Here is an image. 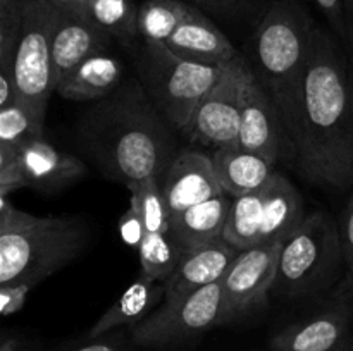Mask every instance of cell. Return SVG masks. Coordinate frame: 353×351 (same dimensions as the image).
Returning a JSON list of instances; mask_svg holds the SVG:
<instances>
[{
	"label": "cell",
	"instance_id": "obj_24",
	"mask_svg": "<svg viewBox=\"0 0 353 351\" xmlns=\"http://www.w3.org/2000/svg\"><path fill=\"white\" fill-rule=\"evenodd\" d=\"M262 215H264L262 188L233 198L223 237L240 251L257 246L261 243Z\"/></svg>",
	"mask_w": 353,
	"mask_h": 351
},
{
	"label": "cell",
	"instance_id": "obj_9",
	"mask_svg": "<svg viewBox=\"0 0 353 351\" xmlns=\"http://www.w3.org/2000/svg\"><path fill=\"white\" fill-rule=\"evenodd\" d=\"M248 64L241 55L223 65L219 79L179 133L192 143L219 148L236 147L240 140L241 86Z\"/></svg>",
	"mask_w": 353,
	"mask_h": 351
},
{
	"label": "cell",
	"instance_id": "obj_39",
	"mask_svg": "<svg viewBox=\"0 0 353 351\" xmlns=\"http://www.w3.org/2000/svg\"><path fill=\"white\" fill-rule=\"evenodd\" d=\"M336 351H353V339H350V337H348V339L345 341V343L341 344V346L338 348Z\"/></svg>",
	"mask_w": 353,
	"mask_h": 351
},
{
	"label": "cell",
	"instance_id": "obj_19",
	"mask_svg": "<svg viewBox=\"0 0 353 351\" xmlns=\"http://www.w3.org/2000/svg\"><path fill=\"white\" fill-rule=\"evenodd\" d=\"M164 282L150 281L143 274H140L117 298V301L109 306L105 313L93 323L92 329L86 334V339H99L119 327L137 326L141 320L147 319L164 301Z\"/></svg>",
	"mask_w": 353,
	"mask_h": 351
},
{
	"label": "cell",
	"instance_id": "obj_30",
	"mask_svg": "<svg viewBox=\"0 0 353 351\" xmlns=\"http://www.w3.org/2000/svg\"><path fill=\"white\" fill-rule=\"evenodd\" d=\"M23 188H30V181L24 172L19 151L0 148V196H9L10 193Z\"/></svg>",
	"mask_w": 353,
	"mask_h": 351
},
{
	"label": "cell",
	"instance_id": "obj_3",
	"mask_svg": "<svg viewBox=\"0 0 353 351\" xmlns=\"http://www.w3.org/2000/svg\"><path fill=\"white\" fill-rule=\"evenodd\" d=\"M90 229L78 217L33 215L0 196V286H38L79 257Z\"/></svg>",
	"mask_w": 353,
	"mask_h": 351
},
{
	"label": "cell",
	"instance_id": "obj_12",
	"mask_svg": "<svg viewBox=\"0 0 353 351\" xmlns=\"http://www.w3.org/2000/svg\"><path fill=\"white\" fill-rule=\"evenodd\" d=\"M333 301L307 319L290 323L271 339L272 351H336L353 322V291L340 288Z\"/></svg>",
	"mask_w": 353,
	"mask_h": 351
},
{
	"label": "cell",
	"instance_id": "obj_31",
	"mask_svg": "<svg viewBox=\"0 0 353 351\" xmlns=\"http://www.w3.org/2000/svg\"><path fill=\"white\" fill-rule=\"evenodd\" d=\"M195 7L205 9L224 19H241L254 16L264 7L265 0H192Z\"/></svg>",
	"mask_w": 353,
	"mask_h": 351
},
{
	"label": "cell",
	"instance_id": "obj_6",
	"mask_svg": "<svg viewBox=\"0 0 353 351\" xmlns=\"http://www.w3.org/2000/svg\"><path fill=\"white\" fill-rule=\"evenodd\" d=\"M137 69L147 95L176 131L190 123L199 103L223 72V65L186 61L165 43H143Z\"/></svg>",
	"mask_w": 353,
	"mask_h": 351
},
{
	"label": "cell",
	"instance_id": "obj_14",
	"mask_svg": "<svg viewBox=\"0 0 353 351\" xmlns=\"http://www.w3.org/2000/svg\"><path fill=\"white\" fill-rule=\"evenodd\" d=\"M112 38L90 23L78 10H62L52 38L54 88L83 61L100 52H109Z\"/></svg>",
	"mask_w": 353,
	"mask_h": 351
},
{
	"label": "cell",
	"instance_id": "obj_15",
	"mask_svg": "<svg viewBox=\"0 0 353 351\" xmlns=\"http://www.w3.org/2000/svg\"><path fill=\"white\" fill-rule=\"evenodd\" d=\"M240 250L228 243L224 237L185 251L178 267L165 279V298L174 299L195 292L205 286L216 284L223 279Z\"/></svg>",
	"mask_w": 353,
	"mask_h": 351
},
{
	"label": "cell",
	"instance_id": "obj_20",
	"mask_svg": "<svg viewBox=\"0 0 353 351\" xmlns=\"http://www.w3.org/2000/svg\"><path fill=\"white\" fill-rule=\"evenodd\" d=\"M124 65L110 52H100L69 72L55 93L74 102H97L116 92L123 83Z\"/></svg>",
	"mask_w": 353,
	"mask_h": 351
},
{
	"label": "cell",
	"instance_id": "obj_13",
	"mask_svg": "<svg viewBox=\"0 0 353 351\" xmlns=\"http://www.w3.org/2000/svg\"><path fill=\"white\" fill-rule=\"evenodd\" d=\"M159 182L171 215L224 195L214 171L212 157L196 150L178 151Z\"/></svg>",
	"mask_w": 353,
	"mask_h": 351
},
{
	"label": "cell",
	"instance_id": "obj_10",
	"mask_svg": "<svg viewBox=\"0 0 353 351\" xmlns=\"http://www.w3.org/2000/svg\"><path fill=\"white\" fill-rule=\"evenodd\" d=\"M283 243L285 241L257 244L238 253L219 281L223 289V323L245 319L268 305Z\"/></svg>",
	"mask_w": 353,
	"mask_h": 351
},
{
	"label": "cell",
	"instance_id": "obj_16",
	"mask_svg": "<svg viewBox=\"0 0 353 351\" xmlns=\"http://www.w3.org/2000/svg\"><path fill=\"white\" fill-rule=\"evenodd\" d=\"M165 45L179 57L205 65H224L240 55L230 38L195 6Z\"/></svg>",
	"mask_w": 353,
	"mask_h": 351
},
{
	"label": "cell",
	"instance_id": "obj_1",
	"mask_svg": "<svg viewBox=\"0 0 353 351\" xmlns=\"http://www.w3.org/2000/svg\"><path fill=\"white\" fill-rule=\"evenodd\" d=\"M292 158L307 181L353 184V71L347 55L317 26L288 133Z\"/></svg>",
	"mask_w": 353,
	"mask_h": 351
},
{
	"label": "cell",
	"instance_id": "obj_35",
	"mask_svg": "<svg viewBox=\"0 0 353 351\" xmlns=\"http://www.w3.org/2000/svg\"><path fill=\"white\" fill-rule=\"evenodd\" d=\"M323 10L324 16L327 17L333 30L340 34L341 38L348 36L347 30V17H345V0H314Z\"/></svg>",
	"mask_w": 353,
	"mask_h": 351
},
{
	"label": "cell",
	"instance_id": "obj_4",
	"mask_svg": "<svg viewBox=\"0 0 353 351\" xmlns=\"http://www.w3.org/2000/svg\"><path fill=\"white\" fill-rule=\"evenodd\" d=\"M316 30L317 24L300 0H274L264 10L252 36L250 67L274 102L286 136L295 117Z\"/></svg>",
	"mask_w": 353,
	"mask_h": 351
},
{
	"label": "cell",
	"instance_id": "obj_33",
	"mask_svg": "<svg viewBox=\"0 0 353 351\" xmlns=\"http://www.w3.org/2000/svg\"><path fill=\"white\" fill-rule=\"evenodd\" d=\"M37 288L31 282H14V284L0 286V313L3 317L14 315L26 303L28 295Z\"/></svg>",
	"mask_w": 353,
	"mask_h": 351
},
{
	"label": "cell",
	"instance_id": "obj_5",
	"mask_svg": "<svg viewBox=\"0 0 353 351\" xmlns=\"http://www.w3.org/2000/svg\"><path fill=\"white\" fill-rule=\"evenodd\" d=\"M345 267L340 227L327 212L307 213L283 243L272 295L310 298L327 291Z\"/></svg>",
	"mask_w": 353,
	"mask_h": 351
},
{
	"label": "cell",
	"instance_id": "obj_32",
	"mask_svg": "<svg viewBox=\"0 0 353 351\" xmlns=\"http://www.w3.org/2000/svg\"><path fill=\"white\" fill-rule=\"evenodd\" d=\"M338 227H340L341 250H343L345 268H347V275H345L341 288L353 291V193L341 212Z\"/></svg>",
	"mask_w": 353,
	"mask_h": 351
},
{
	"label": "cell",
	"instance_id": "obj_40",
	"mask_svg": "<svg viewBox=\"0 0 353 351\" xmlns=\"http://www.w3.org/2000/svg\"><path fill=\"white\" fill-rule=\"evenodd\" d=\"M345 3H347L348 9L352 10V16H353V0H345Z\"/></svg>",
	"mask_w": 353,
	"mask_h": 351
},
{
	"label": "cell",
	"instance_id": "obj_38",
	"mask_svg": "<svg viewBox=\"0 0 353 351\" xmlns=\"http://www.w3.org/2000/svg\"><path fill=\"white\" fill-rule=\"evenodd\" d=\"M48 2H52L62 10H78L86 0H48Z\"/></svg>",
	"mask_w": 353,
	"mask_h": 351
},
{
	"label": "cell",
	"instance_id": "obj_17",
	"mask_svg": "<svg viewBox=\"0 0 353 351\" xmlns=\"http://www.w3.org/2000/svg\"><path fill=\"white\" fill-rule=\"evenodd\" d=\"M30 188L40 191H57L86 176L81 158L59 150L45 138L31 140L19 150Z\"/></svg>",
	"mask_w": 353,
	"mask_h": 351
},
{
	"label": "cell",
	"instance_id": "obj_11",
	"mask_svg": "<svg viewBox=\"0 0 353 351\" xmlns=\"http://www.w3.org/2000/svg\"><path fill=\"white\" fill-rule=\"evenodd\" d=\"M238 147L276 165L288 147L285 124L274 102L248 64L241 86Z\"/></svg>",
	"mask_w": 353,
	"mask_h": 351
},
{
	"label": "cell",
	"instance_id": "obj_21",
	"mask_svg": "<svg viewBox=\"0 0 353 351\" xmlns=\"http://www.w3.org/2000/svg\"><path fill=\"white\" fill-rule=\"evenodd\" d=\"M233 198L230 195H219L212 200L199 203L195 206L171 215V234L183 251L195 248L223 237L230 215Z\"/></svg>",
	"mask_w": 353,
	"mask_h": 351
},
{
	"label": "cell",
	"instance_id": "obj_2",
	"mask_svg": "<svg viewBox=\"0 0 353 351\" xmlns=\"http://www.w3.org/2000/svg\"><path fill=\"white\" fill-rule=\"evenodd\" d=\"M172 129L140 79H130L86 109L76 136L105 178L128 186L161 178L178 153Z\"/></svg>",
	"mask_w": 353,
	"mask_h": 351
},
{
	"label": "cell",
	"instance_id": "obj_23",
	"mask_svg": "<svg viewBox=\"0 0 353 351\" xmlns=\"http://www.w3.org/2000/svg\"><path fill=\"white\" fill-rule=\"evenodd\" d=\"M78 12L110 38L131 41L140 36L138 34L140 7H137L133 0H86Z\"/></svg>",
	"mask_w": 353,
	"mask_h": 351
},
{
	"label": "cell",
	"instance_id": "obj_18",
	"mask_svg": "<svg viewBox=\"0 0 353 351\" xmlns=\"http://www.w3.org/2000/svg\"><path fill=\"white\" fill-rule=\"evenodd\" d=\"M264 215H262L261 243L286 241L290 234L305 220V203L296 186L286 176L274 172L262 186Z\"/></svg>",
	"mask_w": 353,
	"mask_h": 351
},
{
	"label": "cell",
	"instance_id": "obj_22",
	"mask_svg": "<svg viewBox=\"0 0 353 351\" xmlns=\"http://www.w3.org/2000/svg\"><path fill=\"white\" fill-rule=\"evenodd\" d=\"M212 164L224 193L231 198L257 191L274 174L271 162L238 145L214 150Z\"/></svg>",
	"mask_w": 353,
	"mask_h": 351
},
{
	"label": "cell",
	"instance_id": "obj_36",
	"mask_svg": "<svg viewBox=\"0 0 353 351\" xmlns=\"http://www.w3.org/2000/svg\"><path fill=\"white\" fill-rule=\"evenodd\" d=\"M50 351H130L121 337H99V339H86L81 344H69V346L55 348Z\"/></svg>",
	"mask_w": 353,
	"mask_h": 351
},
{
	"label": "cell",
	"instance_id": "obj_41",
	"mask_svg": "<svg viewBox=\"0 0 353 351\" xmlns=\"http://www.w3.org/2000/svg\"><path fill=\"white\" fill-rule=\"evenodd\" d=\"M0 2H7V0H0Z\"/></svg>",
	"mask_w": 353,
	"mask_h": 351
},
{
	"label": "cell",
	"instance_id": "obj_26",
	"mask_svg": "<svg viewBox=\"0 0 353 351\" xmlns=\"http://www.w3.org/2000/svg\"><path fill=\"white\" fill-rule=\"evenodd\" d=\"M185 251L181 250L171 234L147 233L138 246L140 267L145 277L155 282H165L174 272Z\"/></svg>",
	"mask_w": 353,
	"mask_h": 351
},
{
	"label": "cell",
	"instance_id": "obj_25",
	"mask_svg": "<svg viewBox=\"0 0 353 351\" xmlns=\"http://www.w3.org/2000/svg\"><path fill=\"white\" fill-rule=\"evenodd\" d=\"M192 9L183 0H145L138 12V34L143 43H168Z\"/></svg>",
	"mask_w": 353,
	"mask_h": 351
},
{
	"label": "cell",
	"instance_id": "obj_29",
	"mask_svg": "<svg viewBox=\"0 0 353 351\" xmlns=\"http://www.w3.org/2000/svg\"><path fill=\"white\" fill-rule=\"evenodd\" d=\"M24 0L0 2V72L14 76V55L21 33Z\"/></svg>",
	"mask_w": 353,
	"mask_h": 351
},
{
	"label": "cell",
	"instance_id": "obj_28",
	"mask_svg": "<svg viewBox=\"0 0 353 351\" xmlns=\"http://www.w3.org/2000/svg\"><path fill=\"white\" fill-rule=\"evenodd\" d=\"M43 123L45 116H40L19 100L0 109V148L19 151L28 141L43 138Z\"/></svg>",
	"mask_w": 353,
	"mask_h": 351
},
{
	"label": "cell",
	"instance_id": "obj_7",
	"mask_svg": "<svg viewBox=\"0 0 353 351\" xmlns=\"http://www.w3.org/2000/svg\"><path fill=\"white\" fill-rule=\"evenodd\" d=\"M61 9L48 0H24L21 33L14 55L17 100L45 116L54 88L52 38Z\"/></svg>",
	"mask_w": 353,
	"mask_h": 351
},
{
	"label": "cell",
	"instance_id": "obj_27",
	"mask_svg": "<svg viewBox=\"0 0 353 351\" xmlns=\"http://www.w3.org/2000/svg\"><path fill=\"white\" fill-rule=\"evenodd\" d=\"M130 205L137 210L147 233L169 234L171 231V212L165 203L159 178H147L128 184Z\"/></svg>",
	"mask_w": 353,
	"mask_h": 351
},
{
	"label": "cell",
	"instance_id": "obj_37",
	"mask_svg": "<svg viewBox=\"0 0 353 351\" xmlns=\"http://www.w3.org/2000/svg\"><path fill=\"white\" fill-rule=\"evenodd\" d=\"M0 351H38L37 343L16 332H3L0 337Z\"/></svg>",
	"mask_w": 353,
	"mask_h": 351
},
{
	"label": "cell",
	"instance_id": "obj_8",
	"mask_svg": "<svg viewBox=\"0 0 353 351\" xmlns=\"http://www.w3.org/2000/svg\"><path fill=\"white\" fill-rule=\"evenodd\" d=\"M223 323L219 282L183 298L164 299L150 315L131 327V339L143 348H174Z\"/></svg>",
	"mask_w": 353,
	"mask_h": 351
},
{
	"label": "cell",
	"instance_id": "obj_34",
	"mask_svg": "<svg viewBox=\"0 0 353 351\" xmlns=\"http://www.w3.org/2000/svg\"><path fill=\"white\" fill-rule=\"evenodd\" d=\"M119 233H121V237H123L124 243L130 244V246H133V248H137V250H138V246L141 244V241H143L145 234H147L140 215H138L137 210H134L131 205H130V209L123 213V217H121Z\"/></svg>",
	"mask_w": 353,
	"mask_h": 351
}]
</instances>
